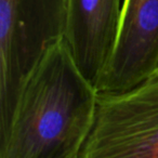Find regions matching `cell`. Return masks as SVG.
I'll use <instances>...</instances> for the list:
<instances>
[{
  "label": "cell",
  "instance_id": "obj_1",
  "mask_svg": "<svg viewBox=\"0 0 158 158\" xmlns=\"http://www.w3.org/2000/svg\"><path fill=\"white\" fill-rule=\"evenodd\" d=\"M98 97L61 40L23 87L0 158H78L94 123Z\"/></svg>",
  "mask_w": 158,
  "mask_h": 158
},
{
  "label": "cell",
  "instance_id": "obj_2",
  "mask_svg": "<svg viewBox=\"0 0 158 158\" xmlns=\"http://www.w3.org/2000/svg\"><path fill=\"white\" fill-rule=\"evenodd\" d=\"M65 28L66 0H0V146L23 87Z\"/></svg>",
  "mask_w": 158,
  "mask_h": 158
},
{
  "label": "cell",
  "instance_id": "obj_3",
  "mask_svg": "<svg viewBox=\"0 0 158 158\" xmlns=\"http://www.w3.org/2000/svg\"><path fill=\"white\" fill-rule=\"evenodd\" d=\"M78 158H158V72L120 92H99Z\"/></svg>",
  "mask_w": 158,
  "mask_h": 158
},
{
  "label": "cell",
  "instance_id": "obj_4",
  "mask_svg": "<svg viewBox=\"0 0 158 158\" xmlns=\"http://www.w3.org/2000/svg\"><path fill=\"white\" fill-rule=\"evenodd\" d=\"M158 67V0H123L114 53L97 85L120 92L144 81Z\"/></svg>",
  "mask_w": 158,
  "mask_h": 158
},
{
  "label": "cell",
  "instance_id": "obj_5",
  "mask_svg": "<svg viewBox=\"0 0 158 158\" xmlns=\"http://www.w3.org/2000/svg\"><path fill=\"white\" fill-rule=\"evenodd\" d=\"M121 14V0H66L64 40L95 88L114 53Z\"/></svg>",
  "mask_w": 158,
  "mask_h": 158
},
{
  "label": "cell",
  "instance_id": "obj_6",
  "mask_svg": "<svg viewBox=\"0 0 158 158\" xmlns=\"http://www.w3.org/2000/svg\"><path fill=\"white\" fill-rule=\"evenodd\" d=\"M156 72H158V67H157V70H156ZM156 72H155V73H156Z\"/></svg>",
  "mask_w": 158,
  "mask_h": 158
}]
</instances>
